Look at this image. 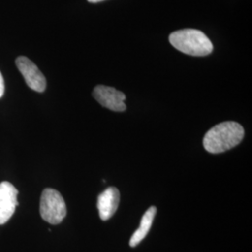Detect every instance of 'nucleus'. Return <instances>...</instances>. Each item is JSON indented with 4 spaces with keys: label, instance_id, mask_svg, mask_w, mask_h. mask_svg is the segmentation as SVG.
I'll list each match as a JSON object with an SVG mask.
<instances>
[{
    "label": "nucleus",
    "instance_id": "6e6552de",
    "mask_svg": "<svg viewBox=\"0 0 252 252\" xmlns=\"http://www.w3.org/2000/svg\"><path fill=\"white\" fill-rule=\"evenodd\" d=\"M156 212H157V208L155 207H151L146 211V213L141 219L139 228L135 231L130 239L129 244L132 248L136 247L147 236V234L150 232L153 225V220L156 215Z\"/></svg>",
    "mask_w": 252,
    "mask_h": 252
},
{
    "label": "nucleus",
    "instance_id": "423d86ee",
    "mask_svg": "<svg viewBox=\"0 0 252 252\" xmlns=\"http://www.w3.org/2000/svg\"><path fill=\"white\" fill-rule=\"evenodd\" d=\"M18 190L8 181L0 183V225L5 224L15 212Z\"/></svg>",
    "mask_w": 252,
    "mask_h": 252
},
{
    "label": "nucleus",
    "instance_id": "f03ea898",
    "mask_svg": "<svg viewBox=\"0 0 252 252\" xmlns=\"http://www.w3.org/2000/svg\"><path fill=\"white\" fill-rule=\"evenodd\" d=\"M171 45L183 54L191 56H207L213 52V44L206 34L197 29H182L169 36Z\"/></svg>",
    "mask_w": 252,
    "mask_h": 252
},
{
    "label": "nucleus",
    "instance_id": "39448f33",
    "mask_svg": "<svg viewBox=\"0 0 252 252\" xmlns=\"http://www.w3.org/2000/svg\"><path fill=\"white\" fill-rule=\"evenodd\" d=\"M93 96L104 108L112 111L123 112L126 109V94L115 88L105 85H97L93 92Z\"/></svg>",
    "mask_w": 252,
    "mask_h": 252
},
{
    "label": "nucleus",
    "instance_id": "9d476101",
    "mask_svg": "<svg viewBox=\"0 0 252 252\" xmlns=\"http://www.w3.org/2000/svg\"><path fill=\"white\" fill-rule=\"evenodd\" d=\"M87 1L90 3H98V2H102L104 0H87Z\"/></svg>",
    "mask_w": 252,
    "mask_h": 252
},
{
    "label": "nucleus",
    "instance_id": "20e7f679",
    "mask_svg": "<svg viewBox=\"0 0 252 252\" xmlns=\"http://www.w3.org/2000/svg\"><path fill=\"white\" fill-rule=\"evenodd\" d=\"M16 65L30 89L38 93L45 91V77L30 59L25 56H19L16 59Z\"/></svg>",
    "mask_w": 252,
    "mask_h": 252
},
{
    "label": "nucleus",
    "instance_id": "0eeeda50",
    "mask_svg": "<svg viewBox=\"0 0 252 252\" xmlns=\"http://www.w3.org/2000/svg\"><path fill=\"white\" fill-rule=\"evenodd\" d=\"M120 204V191L115 187H108L101 192L97 198L100 219L108 220L117 211Z\"/></svg>",
    "mask_w": 252,
    "mask_h": 252
},
{
    "label": "nucleus",
    "instance_id": "f257e3e1",
    "mask_svg": "<svg viewBox=\"0 0 252 252\" xmlns=\"http://www.w3.org/2000/svg\"><path fill=\"white\" fill-rule=\"evenodd\" d=\"M244 135L245 131L241 125L235 122H224L207 131L203 145L208 153H222L241 143Z\"/></svg>",
    "mask_w": 252,
    "mask_h": 252
},
{
    "label": "nucleus",
    "instance_id": "7ed1b4c3",
    "mask_svg": "<svg viewBox=\"0 0 252 252\" xmlns=\"http://www.w3.org/2000/svg\"><path fill=\"white\" fill-rule=\"evenodd\" d=\"M39 211L41 218L51 224H59L66 215V206L63 196L56 189L47 188L42 191Z\"/></svg>",
    "mask_w": 252,
    "mask_h": 252
},
{
    "label": "nucleus",
    "instance_id": "1a4fd4ad",
    "mask_svg": "<svg viewBox=\"0 0 252 252\" xmlns=\"http://www.w3.org/2000/svg\"><path fill=\"white\" fill-rule=\"evenodd\" d=\"M4 92H5V83H4L3 76H2V74L0 72V98L3 96Z\"/></svg>",
    "mask_w": 252,
    "mask_h": 252
}]
</instances>
